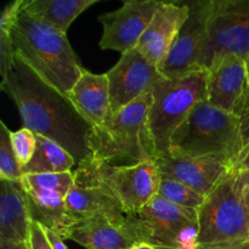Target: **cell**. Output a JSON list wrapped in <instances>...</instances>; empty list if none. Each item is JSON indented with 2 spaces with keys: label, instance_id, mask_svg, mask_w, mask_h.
I'll use <instances>...</instances> for the list:
<instances>
[{
  "label": "cell",
  "instance_id": "23",
  "mask_svg": "<svg viewBox=\"0 0 249 249\" xmlns=\"http://www.w3.org/2000/svg\"><path fill=\"white\" fill-rule=\"evenodd\" d=\"M157 196L182 208L195 209V211H198L206 199V197L199 195L187 185L165 177H162L160 179Z\"/></svg>",
  "mask_w": 249,
  "mask_h": 249
},
{
  "label": "cell",
  "instance_id": "31",
  "mask_svg": "<svg viewBox=\"0 0 249 249\" xmlns=\"http://www.w3.org/2000/svg\"><path fill=\"white\" fill-rule=\"evenodd\" d=\"M236 177L241 189H249V169L236 170Z\"/></svg>",
  "mask_w": 249,
  "mask_h": 249
},
{
  "label": "cell",
  "instance_id": "22",
  "mask_svg": "<svg viewBox=\"0 0 249 249\" xmlns=\"http://www.w3.org/2000/svg\"><path fill=\"white\" fill-rule=\"evenodd\" d=\"M75 163L74 157L62 146L45 136L36 135V152L31 162L22 168V172L23 175L67 173Z\"/></svg>",
  "mask_w": 249,
  "mask_h": 249
},
{
  "label": "cell",
  "instance_id": "26",
  "mask_svg": "<svg viewBox=\"0 0 249 249\" xmlns=\"http://www.w3.org/2000/svg\"><path fill=\"white\" fill-rule=\"evenodd\" d=\"M11 143L19 165L26 167L36 152V135L23 126L19 130L11 131Z\"/></svg>",
  "mask_w": 249,
  "mask_h": 249
},
{
  "label": "cell",
  "instance_id": "5",
  "mask_svg": "<svg viewBox=\"0 0 249 249\" xmlns=\"http://www.w3.org/2000/svg\"><path fill=\"white\" fill-rule=\"evenodd\" d=\"M198 226L197 249H235L249 241V216L235 169L206 197Z\"/></svg>",
  "mask_w": 249,
  "mask_h": 249
},
{
  "label": "cell",
  "instance_id": "25",
  "mask_svg": "<svg viewBox=\"0 0 249 249\" xmlns=\"http://www.w3.org/2000/svg\"><path fill=\"white\" fill-rule=\"evenodd\" d=\"M22 178V167L11 143V130L4 122H0V179L21 181Z\"/></svg>",
  "mask_w": 249,
  "mask_h": 249
},
{
  "label": "cell",
  "instance_id": "8",
  "mask_svg": "<svg viewBox=\"0 0 249 249\" xmlns=\"http://www.w3.org/2000/svg\"><path fill=\"white\" fill-rule=\"evenodd\" d=\"M133 218L141 243L156 249H197L198 211L156 196Z\"/></svg>",
  "mask_w": 249,
  "mask_h": 249
},
{
  "label": "cell",
  "instance_id": "11",
  "mask_svg": "<svg viewBox=\"0 0 249 249\" xmlns=\"http://www.w3.org/2000/svg\"><path fill=\"white\" fill-rule=\"evenodd\" d=\"M189 18L180 29L169 53L160 63L158 70L168 79L181 77L194 71L202 70V53L207 41V23L212 0L187 1Z\"/></svg>",
  "mask_w": 249,
  "mask_h": 249
},
{
  "label": "cell",
  "instance_id": "18",
  "mask_svg": "<svg viewBox=\"0 0 249 249\" xmlns=\"http://www.w3.org/2000/svg\"><path fill=\"white\" fill-rule=\"evenodd\" d=\"M67 96L92 129L105 125L113 114L106 73L95 74L85 70Z\"/></svg>",
  "mask_w": 249,
  "mask_h": 249
},
{
  "label": "cell",
  "instance_id": "24",
  "mask_svg": "<svg viewBox=\"0 0 249 249\" xmlns=\"http://www.w3.org/2000/svg\"><path fill=\"white\" fill-rule=\"evenodd\" d=\"M24 2L26 0H15L9 2L4 7L0 16V74L6 72L7 67L16 55L12 46L10 31Z\"/></svg>",
  "mask_w": 249,
  "mask_h": 249
},
{
  "label": "cell",
  "instance_id": "9",
  "mask_svg": "<svg viewBox=\"0 0 249 249\" xmlns=\"http://www.w3.org/2000/svg\"><path fill=\"white\" fill-rule=\"evenodd\" d=\"M228 53L243 61L249 56V0H212L199 66L208 71L216 58Z\"/></svg>",
  "mask_w": 249,
  "mask_h": 249
},
{
  "label": "cell",
  "instance_id": "7",
  "mask_svg": "<svg viewBox=\"0 0 249 249\" xmlns=\"http://www.w3.org/2000/svg\"><path fill=\"white\" fill-rule=\"evenodd\" d=\"M148 129L157 155H168L178 126L201 101L208 100V71L197 70L181 77L163 78L153 87Z\"/></svg>",
  "mask_w": 249,
  "mask_h": 249
},
{
  "label": "cell",
  "instance_id": "21",
  "mask_svg": "<svg viewBox=\"0 0 249 249\" xmlns=\"http://www.w3.org/2000/svg\"><path fill=\"white\" fill-rule=\"evenodd\" d=\"M97 1L99 0H26L24 10L34 18L67 34L73 21Z\"/></svg>",
  "mask_w": 249,
  "mask_h": 249
},
{
  "label": "cell",
  "instance_id": "10",
  "mask_svg": "<svg viewBox=\"0 0 249 249\" xmlns=\"http://www.w3.org/2000/svg\"><path fill=\"white\" fill-rule=\"evenodd\" d=\"M21 184L32 220L56 231L65 240L68 229L74 223L66 207V197L74 184V173L27 174Z\"/></svg>",
  "mask_w": 249,
  "mask_h": 249
},
{
  "label": "cell",
  "instance_id": "36",
  "mask_svg": "<svg viewBox=\"0 0 249 249\" xmlns=\"http://www.w3.org/2000/svg\"><path fill=\"white\" fill-rule=\"evenodd\" d=\"M235 249H249V241H248V242L243 243L242 246H240V247H237V248H235Z\"/></svg>",
  "mask_w": 249,
  "mask_h": 249
},
{
  "label": "cell",
  "instance_id": "28",
  "mask_svg": "<svg viewBox=\"0 0 249 249\" xmlns=\"http://www.w3.org/2000/svg\"><path fill=\"white\" fill-rule=\"evenodd\" d=\"M236 116L238 117V121H240L241 134H242L243 145L246 148L249 145V89Z\"/></svg>",
  "mask_w": 249,
  "mask_h": 249
},
{
  "label": "cell",
  "instance_id": "2",
  "mask_svg": "<svg viewBox=\"0 0 249 249\" xmlns=\"http://www.w3.org/2000/svg\"><path fill=\"white\" fill-rule=\"evenodd\" d=\"M15 53L46 83L68 95L85 68L72 49L67 34L34 18L24 10L10 31Z\"/></svg>",
  "mask_w": 249,
  "mask_h": 249
},
{
  "label": "cell",
  "instance_id": "15",
  "mask_svg": "<svg viewBox=\"0 0 249 249\" xmlns=\"http://www.w3.org/2000/svg\"><path fill=\"white\" fill-rule=\"evenodd\" d=\"M248 89L245 61L238 56H220L208 70L207 101L218 108L237 114Z\"/></svg>",
  "mask_w": 249,
  "mask_h": 249
},
{
  "label": "cell",
  "instance_id": "33",
  "mask_svg": "<svg viewBox=\"0 0 249 249\" xmlns=\"http://www.w3.org/2000/svg\"><path fill=\"white\" fill-rule=\"evenodd\" d=\"M242 194H243V199H245L246 208H247L248 216H249V189H243Z\"/></svg>",
  "mask_w": 249,
  "mask_h": 249
},
{
  "label": "cell",
  "instance_id": "35",
  "mask_svg": "<svg viewBox=\"0 0 249 249\" xmlns=\"http://www.w3.org/2000/svg\"><path fill=\"white\" fill-rule=\"evenodd\" d=\"M245 67H246V75H247V84L249 88V56L245 60Z\"/></svg>",
  "mask_w": 249,
  "mask_h": 249
},
{
  "label": "cell",
  "instance_id": "29",
  "mask_svg": "<svg viewBox=\"0 0 249 249\" xmlns=\"http://www.w3.org/2000/svg\"><path fill=\"white\" fill-rule=\"evenodd\" d=\"M44 230H45L46 237H48L49 242H50L53 249H68L67 246L63 243V241L65 240H63V238L61 237L56 231L50 230V229H45V228H44Z\"/></svg>",
  "mask_w": 249,
  "mask_h": 249
},
{
  "label": "cell",
  "instance_id": "27",
  "mask_svg": "<svg viewBox=\"0 0 249 249\" xmlns=\"http://www.w3.org/2000/svg\"><path fill=\"white\" fill-rule=\"evenodd\" d=\"M28 246L29 249H53L44 228L36 221H32Z\"/></svg>",
  "mask_w": 249,
  "mask_h": 249
},
{
  "label": "cell",
  "instance_id": "4",
  "mask_svg": "<svg viewBox=\"0 0 249 249\" xmlns=\"http://www.w3.org/2000/svg\"><path fill=\"white\" fill-rule=\"evenodd\" d=\"M152 104V91L146 92L112 114L105 125L92 129L89 138V158L109 163L126 160L133 164L155 160L158 155L148 129V113Z\"/></svg>",
  "mask_w": 249,
  "mask_h": 249
},
{
  "label": "cell",
  "instance_id": "19",
  "mask_svg": "<svg viewBox=\"0 0 249 249\" xmlns=\"http://www.w3.org/2000/svg\"><path fill=\"white\" fill-rule=\"evenodd\" d=\"M67 212L73 220L102 215L119 225H125L129 221L118 202L96 185L75 180L66 197Z\"/></svg>",
  "mask_w": 249,
  "mask_h": 249
},
{
  "label": "cell",
  "instance_id": "12",
  "mask_svg": "<svg viewBox=\"0 0 249 249\" xmlns=\"http://www.w3.org/2000/svg\"><path fill=\"white\" fill-rule=\"evenodd\" d=\"M160 4L157 0H128L119 9L97 17L104 27L100 48L122 55L136 49Z\"/></svg>",
  "mask_w": 249,
  "mask_h": 249
},
{
  "label": "cell",
  "instance_id": "17",
  "mask_svg": "<svg viewBox=\"0 0 249 249\" xmlns=\"http://www.w3.org/2000/svg\"><path fill=\"white\" fill-rule=\"evenodd\" d=\"M190 6L187 2H164L158 7L152 21L139 41L136 50L155 65L164 60L169 53L180 29L189 18Z\"/></svg>",
  "mask_w": 249,
  "mask_h": 249
},
{
  "label": "cell",
  "instance_id": "3",
  "mask_svg": "<svg viewBox=\"0 0 249 249\" xmlns=\"http://www.w3.org/2000/svg\"><path fill=\"white\" fill-rule=\"evenodd\" d=\"M243 150L238 117L201 101L173 133L169 153L187 157L214 156L235 167Z\"/></svg>",
  "mask_w": 249,
  "mask_h": 249
},
{
  "label": "cell",
  "instance_id": "32",
  "mask_svg": "<svg viewBox=\"0 0 249 249\" xmlns=\"http://www.w3.org/2000/svg\"><path fill=\"white\" fill-rule=\"evenodd\" d=\"M0 249H29L28 243L0 241Z\"/></svg>",
  "mask_w": 249,
  "mask_h": 249
},
{
  "label": "cell",
  "instance_id": "14",
  "mask_svg": "<svg viewBox=\"0 0 249 249\" xmlns=\"http://www.w3.org/2000/svg\"><path fill=\"white\" fill-rule=\"evenodd\" d=\"M160 175L182 182L207 197L218 186L224 177L233 169L226 160L214 156L187 157V156L160 155L155 160Z\"/></svg>",
  "mask_w": 249,
  "mask_h": 249
},
{
  "label": "cell",
  "instance_id": "16",
  "mask_svg": "<svg viewBox=\"0 0 249 249\" xmlns=\"http://www.w3.org/2000/svg\"><path fill=\"white\" fill-rule=\"evenodd\" d=\"M65 240L74 241L87 249H130L141 243L133 215H129L125 225H119L102 215L75 220Z\"/></svg>",
  "mask_w": 249,
  "mask_h": 249
},
{
  "label": "cell",
  "instance_id": "34",
  "mask_svg": "<svg viewBox=\"0 0 249 249\" xmlns=\"http://www.w3.org/2000/svg\"><path fill=\"white\" fill-rule=\"evenodd\" d=\"M130 249H156V248L152 247L151 245H147V243H138V245H135Z\"/></svg>",
  "mask_w": 249,
  "mask_h": 249
},
{
  "label": "cell",
  "instance_id": "20",
  "mask_svg": "<svg viewBox=\"0 0 249 249\" xmlns=\"http://www.w3.org/2000/svg\"><path fill=\"white\" fill-rule=\"evenodd\" d=\"M0 241L28 243L32 218L21 181L0 179Z\"/></svg>",
  "mask_w": 249,
  "mask_h": 249
},
{
  "label": "cell",
  "instance_id": "30",
  "mask_svg": "<svg viewBox=\"0 0 249 249\" xmlns=\"http://www.w3.org/2000/svg\"><path fill=\"white\" fill-rule=\"evenodd\" d=\"M233 169L236 170H246L249 169V145L243 150V152L241 153L240 158H238L237 163L235 164Z\"/></svg>",
  "mask_w": 249,
  "mask_h": 249
},
{
  "label": "cell",
  "instance_id": "6",
  "mask_svg": "<svg viewBox=\"0 0 249 249\" xmlns=\"http://www.w3.org/2000/svg\"><path fill=\"white\" fill-rule=\"evenodd\" d=\"M74 178L101 187L118 202L126 215H133L157 196L162 175L155 160L114 165L87 158L78 164Z\"/></svg>",
  "mask_w": 249,
  "mask_h": 249
},
{
  "label": "cell",
  "instance_id": "13",
  "mask_svg": "<svg viewBox=\"0 0 249 249\" xmlns=\"http://www.w3.org/2000/svg\"><path fill=\"white\" fill-rule=\"evenodd\" d=\"M106 74L109 82L112 113L152 91L153 87L164 78L158 66L136 49L123 53Z\"/></svg>",
  "mask_w": 249,
  "mask_h": 249
},
{
  "label": "cell",
  "instance_id": "1",
  "mask_svg": "<svg viewBox=\"0 0 249 249\" xmlns=\"http://www.w3.org/2000/svg\"><path fill=\"white\" fill-rule=\"evenodd\" d=\"M0 88L16 105L24 128L57 142L78 164L90 157L91 125L67 95L46 83L17 55L1 74Z\"/></svg>",
  "mask_w": 249,
  "mask_h": 249
}]
</instances>
